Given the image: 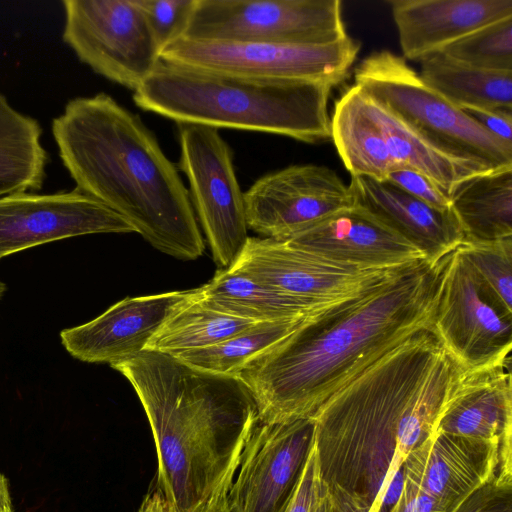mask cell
Returning <instances> with one entry per match:
<instances>
[{
	"mask_svg": "<svg viewBox=\"0 0 512 512\" xmlns=\"http://www.w3.org/2000/svg\"><path fill=\"white\" fill-rule=\"evenodd\" d=\"M464 371L433 328L423 329L318 409L314 449L335 512H389L407 455L434 433Z\"/></svg>",
	"mask_w": 512,
	"mask_h": 512,
	"instance_id": "6da1fadb",
	"label": "cell"
},
{
	"mask_svg": "<svg viewBox=\"0 0 512 512\" xmlns=\"http://www.w3.org/2000/svg\"><path fill=\"white\" fill-rule=\"evenodd\" d=\"M442 259L404 266L360 295L306 319L250 362L237 378L250 391L258 419L312 418L386 352L433 328Z\"/></svg>",
	"mask_w": 512,
	"mask_h": 512,
	"instance_id": "7a4b0ae2",
	"label": "cell"
},
{
	"mask_svg": "<svg viewBox=\"0 0 512 512\" xmlns=\"http://www.w3.org/2000/svg\"><path fill=\"white\" fill-rule=\"evenodd\" d=\"M52 133L75 189L122 216L154 248L182 260L203 255L189 191L142 120L110 95L70 100Z\"/></svg>",
	"mask_w": 512,
	"mask_h": 512,
	"instance_id": "3957f363",
	"label": "cell"
},
{
	"mask_svg": "<svg viewBox=\"0 0 512 512\" xmlns=\"http://www.w3.org/2000/svg\"><path fill=\"white\" fill-rule=\"evenodd\" d=\"M136 391L151 426L158 488L175 512H198L241 454L258 419L237 377L150 350L111 366Z\"/></svg>",
	"mask_w": 512,
	"mask_h": 512,
	"instance_id": "277c9868",
	"label": "cell"
},
{
	"mask_svg": "<svg viewBox=\"0 0 512 512\" xmlns=\"http://www.w3.org/2000/svg\"><path fill=\"white\" fill-rule=\"evenodd\" d=\"M332 86L311 80L227 75L159 61L134 91L139 108L176 123L287 136L331 138Z\"/></svg>",
	"mask_w": 512,
	"mask_h": 512,
	"instance_id": "5b68a950",
	"label": "cell"
},
{
	"mask_svg": "<svg viewBox=\"0 0 512 512\" xmlns=\"http://www.w3.org/2000/svg\"><path fill=\"white\" fill-rule=\"evenodd\" d=\"M355 85L441 152L490 171L512 167V146L428 87L402 56L370 54L354 71Z\"/></svg>",
	"mask_w": 512,
	"mask_h": 512,
	"instance_id": "8992f818",
	"label": "cell"
},
{
	"mask_svg": "<svg viewBox=\"0 0 512 512\" xmlns=\"http://www.w3.org/2000/svg\"><path fill=\"white\" fill-rule=\"evenodd\" d=\"M360 49L351 37L329 44L204 41L179 37L165 45L166 63L227 75L259 78L343 82Z\"/></svg>",
	"mask_w": 512,
	"mask_h": 512,
	"instance_id": "52a82bcc",
	"label": "cell"
},
{
	"mask_svg": "<svg viewBox=\"0 0 512 512\" xmlns=\"http://www.w3.org/2000/svg\"><path fill=\"white\" fill-rule=\"evenodd\" d=\"M182 37L315 45L348 35L339 0H195Z\"/></svg>",
	"mask_w": 512,
	"mask_h": 512,
	"instance_id": "ba28073f",
	"label": "cell"
},
{
	"mask_svg": "<svg viewBox=\"0 0 512 512\" xmlns=\"http://www.w3.org/2000/svg\"><path fill=\"white\" fill-rule=\"evenodd\" d=\"M433 330L466 371L498 365L512 348V313L483 286L459 248L441 261Z\"/></svg>",
	"mask_w": 512,
	"mask_h": 512,
	"instance_id": "9c48e42d",
	"label": "cell"
},
{
	"mask_svg": "<svg viewBox=\"0 0 512 512\" xmlns=\"http://www.w3.org/2000/svg\"><path fill=\"white\" fill-rule=\"evenodd\" d=\"M179 169L186 175L190 199L219 269L232 267L248 241L244 193L236 177L232 151L215 128L178 124Z\"/></svg>",
	"mask_w": 512,
	"mask_h": 512,
	"instance_id": "30bf717a",
	"label": "cell"
},
{
	"mask_svg": "<svg viewBox=\"0 0 512 512\" xmlns=\"http://www.w3.org/2000/svg\"><path fill=\"white\" fill-rule=\"evenodd\" d=\"M64 42L106 79L136 90L161 49L134 0H64Z\"/></svg>",
	"mask_w": 512,
	"mask_h": 512,
	"instance_id": "8fae6325",
	"label": "cell"
},
{
	"mask_svg": "<svg viewBox=\"0 0 512 512\" xmlns=\"http://www.w3.org/2000/svg\"><path fill=\"white\" fill-rule=\"evenodd\" d=\"M232 267L318 313L360 295L404 266L362 269L336 263L285 240L249 237Z\"/></svg>",
	"mask_w": 512,
	"mask_h": 512,
	"instance_id": "7c38bea8",
	"label": "cell"
},
{
	"mask_svg": "<svg viewBox=\"0 0 512 512\" xmlns=\"http://www.w3.org/2000/svg\"><path fill=\"white\" fill-rule=\"evenodd\" d=\"M313 445V418L281 422L257 419L229 488L231 512H283Z\"/></svg>",
	"mask_w": 512,
	"mask_h": 512,
	"instance_id": "4fadbf2b",
	"label": "cell"
},
{
	"mask_svg": "<svg viewBox=\"0 0 512 512\" xmlns=\"http://www.w3.org/2000/svg\"><path fill=\"white\" fill-rule=\"evenodd\" d=\"M352 205L349 186L330 168L314 164L266 174L244 193L248 228L276 240H286Z\"/></svg>",
	"mask_w": 512,
	"mask_h": 512,
	"instance_id": "5bb4252c",
	"label": "cell"
},
{
	"mask_svg": "<svg viewBox=\"0 0 512 512\" xmlns=\"http://www.w3.org/2000/svg\"><path fill=\"white\" fill-rule=\"evenodd\" d=\"M131 232L122 216L76 189L0 197V259L70 237Z\"/></svg>",
	"mask_w": 512,
	"mask_h": 512,
	"instance_id": "9a60e30c",
	"label": "cell"
},
{
	"mask_svg": "<svg viewBox=\"0 0 512 512\" xmlns=\"http://www.w3.org/2000/svg\"><path fill=\"white\" fill-rule=\"evenodd\" d=\"M198 288L127 297L95 319L61 331L66 351L87 363L113 366L145 351L151 338Z\"/></svg>",
	"mask_w": 512,
	"mask_h": 512,
	"instance_id": "2e32d148",
	"label": "cell"
},
{
	"mask_svg": "<svg viewBox=\"0 0 512 512\" xmlns=\"http://www.w3.org/2000/svg\"><path fill=\"white\" fill-rule=\"evenodd\" d=\"M285 241L362 269H393L427 260L417 246L354 204Z\"/></svg>",
	"mask_w": 512,
	"mask_h": 512,
	"instance_id": "e0dca14e",
	"label": "cell"
},
{
	"mask_svg": "<svg viewBox=\"0 0 512 512\" xmlns=\"http://www.w3.org/2000/svg\"><path fill=\"white\" fill-rule=\"evenodd\" d=\"M499 466L497 442L434 432L407 455L403 476L426 494L455 509L492 478Z\"/></svg>",
	"mask_w": 512,
	"mask_h": 512,
	"instance_id": "ac0fdd59",
	"label": "cell"
},
{
	"mask_svg": "<svg viewBox=\"0 0 512 512\" xmlns=\"http://www.w3.org/2000/svg\"><path fill=\"white\" fill-rule=\"evenodd\" d=\"M511 358L476 371H465L434 432L497 442V472L512 473Z\"/></svg>",
	"mask_w": 512,
	"mask_h": 512,
	"instance_id": "d6986e66",
	"label": "cell"
},
{
	"mask_svg": "<svg viewBox=\"0 0 512 512\" xmlns=\"http://www.w3.org/2000/svg\"><path fill=\"white\" fill-rule=\"evenodd\" d=\"M403 58L423 60L492 22L512 16V0H389Z\"/></svg>",
	"mask_w": 512,
	"mask_h": 512,
	"instance_id": "ffe728a7",
	"label": "cell"
},
{
	"mask_svg": "<svg viewBox=\"0 0 512 512\" xmlns=\"http://www.w3.org/2000/svg\"><path fill=\"white\" fill-rule=\"evenodd\" d=\"M353 204L417 246L431 262H439L464 240L452 210H440L388 180L352 176Z\"/></svg>",
	"mask_w": 512,
	"mask_h": 512,
	"instance_id": "44dd1931",
	"label": "cell"
},
{
	"mask_svg": "<svg viewBox=\"0 0 512 512\" xmlns=\"http://www.w3.org/2000/svg\"><path fill=\"white\" fill-rule=\"evenodd\" d=\"M360 97L365 112L380 128L398 166L424 175L449 197L465 180L490 171L436 149L361 89Z\"/></svg>",
	"mask_w": 512,
	"mask_h": 512,
	"instance_id": "7402d4cb",
	"label": "cell"
},
{
	"mask_svg": "<svg viewBox=\"0 0 512 512\" xmlns=\"http://www.w3.org/2000/svg\"><path fill=\"white\" fill-rule=\"evenodd\" d=\"M331 139L351 176L386 180L390 172L400 168L380 128L365 112L355 84L335 102Z\"/></svg>",
	"mask_w": 512,
	"mask_h": 512,
	"instance_id": "603a6c76",
	"label": "cell"
},
{
	"mask_svg": "<svg viewBox=\"0 0 512 512\" xmlns=\"http://www.w3.org/2000/svg\"><path fill=\"white\" fill-rule=\"evenodd\" d=\"M464 240L512 237V167L475 175L450 196Z\"/></svg>",
	"mask_w": 512,
	"mask_h": 512,
	"instance_id": "cb8c5ba5",
	"label": "cell"
},
{
	"mask_svg": "<svg viewBox=\"0 0 512 512\" xmlns=\"http://www.w3.org/2000/svg\"><path fill=\"white\" fill-rule=\"evenodd\" d=\"M199 299L218 311L257 323L306 319L320 313L234 267L218 269L199 287Z\"/></svg>",
	"mask_w": 512,
	"mask_h": 512,
	"instance_id": "d4e9b609",
	"label": "cell"
},
{
	"mask_svg": "<svg viewBox=\"0 0 512 512\" xmlns=\"http://www.w3.org/2000/svg\"><path fill=\"white\" fill-rule=\"evenodd\" d=\"M38 121L10 106L0 93V197L38 191L48 162Z\"/></svg>",
	"mask_w": 512,
	"mask_h": 512,
	"instance_id": "484cf974",
	"label": "cell"
},
{
	"mask_svg": "<svg viewBox=\"0 0 512 512\" xmlns=\"http://www.w3.org/2000/svg\"><path fill=\"white\" fill-rule=\"evenodd\" d=\"M418 74L428 87L460 109L512 110V73L477 70L436 53L421 60Z\"/></svg>",
	"mask_w": 512,
	"mask_h": 512,
	"instance_id": "4316f807",
	"label": "cell"
},
{
	"mask_svg": "<svg viewBox=\"0 0 512 512\" xmlns=\"http://www.w3.org/2000/svg\"><path fill=\"white\" fill-rule=\"evenodd\" d=\"M256 323L207 306L200 301L198 288L193 298L169 315L146 350L174 356L219 343Z\"/></svg>",
	"mask_w": 512,
	"mask_h": 512,
	"instance_id": "83f0119b",
	"label": "cell"
},
{
	"mask_svg": "<svg viewBox=\"0 0 512 512\" xmlns=\"http://www.w3.org/2000/svg\"><path fill=\"white\" fill-rule=\"evenodd\" d=\"M306 319L256 323L219 343L173 357L203 372L237 377L250 362L286 338Z\"/></svg>",
	"mask_w": 512,
	"mask_h": 512,
	"instance_id": "f1b7e54d",
	"label": "cell"
},
{
	"mask_svg": "<svg viewBox=\"0 0 512 512\" xmlns=\"http://www.w3.org/2000/svg\"><path fill=\"white\" fill-rule=\"evenodd\" d=\"M440 53L477 70L512 73V16L465 35Z\"/></svg>",
	"mask_w": 512,
	"mask_h": 512,
	"instance_id": "f546056e",
	"label": "cell"
},
{
	"mask_svg": "<svg viewBox=\"0 0 512 512\" xmlns=\"http://www.w3.org/2000/svg\"><path fill=\"white\" fill-rule=\"evenodd\" d=\"M458 248L487 291L512 313V237L463 240Z\"/></svg>",
	"mask_w": 512,
	"mask_h": 512,
	"instance_id": "4dcf8cb0",
	"label": "cell"
},
{
	"mask_svg": "<svg viewBox=\"0 0 512 512\" xmlns=\"http://www.w3.org/2000/svg\"><path fill=\"white\" fill-rule=\"evenodd\" d=\"M144 14L160 49L182 37L195 0H134Z\"/></svg>",
	"mask_w": 512,
	"mask_h": 512,
	"instance_id": "1f68e13d",
	"label": "cell"
},
{
	"mask_svg": "<svg viewBox=\"0 0 512 512\" xmlns=\"http://www.w3.org/2000/svg\"><path fill=\"white\" fill-rule=\"evenodd\" d=\"M283 512H335L329 488L318 471L314 445Z\"/></svg>",
	"mask_w": 512,
	"mask_h": 512,
	"instance_id": "d6a6232c",
	"label": "cell"
},
{
	"mask_svg": "<svg viewBox=\"0 0 512 512\" xmlns=\"http://www.w3.org/2000/svg\"><path fill=\"white\" fill-rule=\"evenodd\" d=\"M452 512H512V473L497 472Z\"/></svg>",
	"mask_w": 512,
	"mask_h": 512,
	"instance_id": "836d02e7",
	"label": "cell"
},
{
	"mask_svg": "<svg viewBox=\"0 0 512 512\" xmlns=\"http://www.w3.org/2000/svg\"><path fill=\"white\" fill-rule=\"evenodd\" d=\"M386 180L434 208L451 209L450 197L430 179L416 171L399 168L390 172Z\"/></svg>",
	"mask_w": 512,
	"mask_h": 512,
	"instance_id": "e575fe53",
	"label": "cell"
},
{
	"mask_svg": "<svg viewBox=\"0 0 512 512\" xmlns=\"http://www.w3.org/2000/svg\"><path fill=\"white\" fill-rule=\"evenodd\" d=\"M453 510L404 479L399 497L389 512H452Z\"/></svg>",
	"mask_w": 512,
	"mask_h": 512,
	"instance_id": "d590c367",
	"label": "cell"
},
{
	"mask_svg": "<svg viewBox=\"0 0 512 512\" xmlns=\"http://www.w3.org/2000/svg\"><path fill=\"white\" fill-rule=\"evenodd\" d=\"M462 110L487 132L512 146V110L462 108Z\"/></svg>",
	"mask_w": 512,
	"mask_h": 512,
	"instance_id": "8d00e7d4",
	"label": "cell"
},
{
	"mask_svg": "<svg viewBox=\"0 0 512 512\" xmlns=\"http://www.w3.org/2000/svg\"><path fill=\"white\" fill-rule=\"evenodd\" d=\"M240 455L227 470L222 481L198 512H231L228 492L239 465Z\"/></svg>",
	"mask_w": 512,
	"mask_h": 512,
	"instance_id": "74e56055",
	"label": "cell"
},
{
	"mask_svg": "<svg viewBox=\"0 0 512 512\" xmlns=\"http://www.w3.org/2000/svg\"><path fill=\"white\" fill-rule=\"evenodd\" d=\"M138 512H175L162 491L158 488L156 491L148 494Z\"/></svg>",
	"mask_w": 512,
	"mask_h": 512,
	"instance_id": "f35d334b",
	"label": "cell"
},
{
	"mask_svg": "<svg viewBox=\"0 0 512 512\" xmlns=\"http://www.w3.org/2000/svg\"><path fill=\"white\" fill-rule=\"evenodd\" d=\"M0 512H13L8 479L0 473Z\"/></svg>",
	"mask_w": 512,
	"mask_h": 512,
	"instance_id": "ab89813d",
	"label": "cell"
},
{
	"mask_svg": "<svg viewBox=\"0 0 512 512\" xmlns=\"http://www.w3.org/2000/svg\"><path fill=\"white\" fill-rule=\"evenodd\" d=\"M6 289H7L6 284L0 280V299L4 295Z\"/></svg>",
	"mask_w": 512,
	"mask_h": 512,
	"instance_id": "60d3db41",
	"label": "cell"
}]
</instances>
